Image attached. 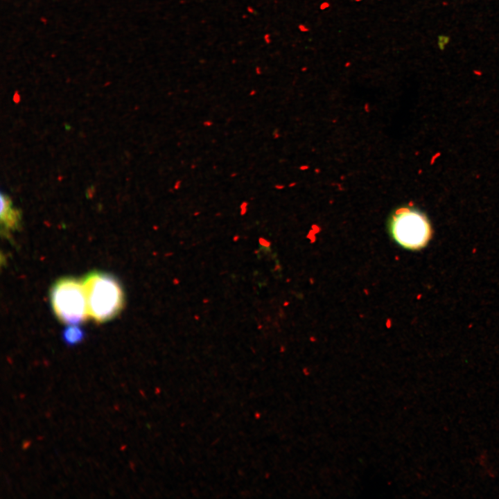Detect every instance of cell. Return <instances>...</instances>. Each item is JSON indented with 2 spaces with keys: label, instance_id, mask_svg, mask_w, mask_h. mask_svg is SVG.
Masks as SVG:
<instances>
[{
  "label": "cell",
  "instance_id": "277c9868",
  "mask_svg": "<svg viewBox=\"0 0 499 499\" xmlns=\"http://www.w3.org/2000/svg\"><path fill=\"white\" fill-rule=\"evenodd\" d=\"M20 212L12 207L10 198L4 193L1 194V224L2 229L7 234L16 229L20 221Z\"/></svg>",
  "mask_w": 499,
  "mask_h": 499
},
{
  "label": "cell",
  "instance_id": "3957f363",
  "mask_svg": "<svg viewBox=\"0 0 499 499\" xmlns=\"http://www.w3.org/2000/svg\"><path fill=\"white\" fill-rule=\"evenodd\" d=\"M388 227L394 240L408 250L424 247L432 236L431 226L426 216L410 207L395 210L389 219Z\"/></svg>",
  "mask_w": 499,
  "mask_h": 499
},
{
  "label": "cell",
  "instance_id": "7a4b0ae2",
  "mask_svg": "<svg viewBox=\"0 0 499 499\" xmlns=\"http://www.w3.org/2000/svg\"><path fill=\"white\" fill-rule=\"evenodd\" d=\"M53 310L62 323L80 324L89 317L82 281L65 277L57 281L51 289Z\"/></svg>",
  "mask_w": 499,
  "mask_h": 499
},
{
  "label": "cell",
  "instance_id": "6da1fadb",
  "mask_svg": "<svg viewBox=\"0 0 499 499\" xmlns=\"http://www.w3.org/2000/svg\"><path fill=\"white\" fill-rule=\"evenodd\" d=\"M88 314L96 322H105L121 310L124 295L120 283L112 275L101 272L89 273L82 281Z\"/></svg>",
  "mask_w": 499,
  "mask_h": 499
},
{
  "label": "cell",
  "instance_id": "5b68a950",
  "mask_svg": "<svg viewBox=\"0 0 499 499\" xmlns=\"http://www.w3.org/2000/svg\"><path fill=\"white\" fill-rule=\"evenodd\" d=\"M85 336L83 329L77 324H70L62 331V338L64 342L70 347L81 343Z\"/></svg>",
  "mask_w": 499,
  "mask_h": 499
}]
</instances>
